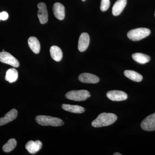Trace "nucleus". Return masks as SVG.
<instances>
[{
    "label": "nucleus",
    "mask_w": 155,
    "mask_h": 155,
    "mask_svg": "<svg viewBox=\"0 0 155 155\" xmlns=\"http://www.w3.org/2000/svg\"><path fill=\"white\" fill-rule=\"evenodd\" d=\"M124 75L127 78L136 82H140L143 79L142 76L140 74L133 70H125Z\"/></svg>",
    "instance_id": "19"
},
{
    "label": "nucleus",
    "mask_w": 155,
    "mask_h": 155,
    "mask_svg": "<svg viewBox=\"0 0 155 155\" xmlns=\"http://www.w3.org/2000/svg\"><path fill=\"white\" fill-rule=\"evenodd\" d=\"M150 34V31L148 28H140L130 30L127 33V36L133 41H138L149 36Z\"/></svg>",
    "instance_id": "3"
},
{
    "label": "nucleus",
    "mask_w": 155,
    "mask_h": 155,
    "mask_svg": "<svg viewBox=\"0 0 155 155\" xmlns=\"http://www.w3.org/2000/svg\"><path fill=\"white\" fill-rule=\"evenodd\" d=\"M53 11L55 17L59 19L62 20L65 17V8L62 4L55 3L53 7Z\"/></svg>",
    "instance_id": "12"
},
{
    "label": "nucleus",
    "mask_w": 155,
    "mask_h": 155,
    "mask_svg": "<svg viewBox=\"0 0 155 155\" xmlns=\"http://www.w3.org/2000/svg\"><path fill=\"white\" fill-rule=\"evenodd\" d=\"M127 4V0H118L114 4L112 9V13L114 16L120 15L125 8Z\"/></svg>",
    "instance_id": "14"
},
{
    "label": "nucleus",
    "mask_w": 155,
    "mask_h": 155,
    "mask_svg": "<svg viewBox=\"0 0 155 155\" xmlns=\"http://www.w3.org/2000/svg\"><path fill=\"white\" fill-rule=\"evenodd\" d=\"M18 115V112L16 109H13L5 114V116L0 118V126L6 125L9 122L14 121L16 119Z\"/></svg>",
    "instance_id": "11"
},
{
    "label": "nucleus",
    "mask_w": 155,
    "mask_h": 155,
    "mask_svg": "<svg viewBox=\"0 0 155 155\" xmlns=\"http://www.w3.org/2000/svg\"><path fill=\"white\" fill-rule=\"evenodd\" d=\"M81 82L84 83L95 84L99 81L100 79L96 75L88 73H81L78 77Z\"/></svg>",
    "instance_id": "9"
},
{
    "label": "nucleus",
    "mask_w": 155,
    "mask_h": 155,
    "mask_svg": "<svg viewBox=\"0 0 155 155\" xmlns=\"http://www.w3.org/2000/svg\"><path fill=\"white\" fill-rule=\"evenodd\" d=\"M0 16H1V20H7L8 18V14L5 11H3L2 13H0Z\"/></svg>",
    "instance_id": "23"
},
{
    "label": "nucleus",
    "mask_w": 155,
    "mask_h": 155,
    "mask_svg": "<svg viewBox=\"0 0 155 155\" xmlns=\"http://www.w3.org/2000/svg\"><path fill=\"white\" fill-rule=\"evenodd\" d=\"M62 107L65 110L75 114H82L85 111V109L84 108L78 105H72L64 104L62 105Z\"/></svg>",
    "instance_id": "17"
},
{
    "label": "nucleus",
    "mask_w": 155,
    "mask_h": 155,
    "mask_svg": "<svg viewBox=\"0 0 155 155\" xmlns=\"http://www.w3.org/2000/svg\"><path fill=\"white\" fill-rule=\"evenodd\" d=\"M42 145L41 142L40 140L35 141L30 140L26 143L25 148L30 153H36L41 149Z\"/></svg>",
    "instance_id": "13"
},
{
    "label": "nucleus",
    "mask_w": 155,
    "mask_h": 155,
    "mask_svg": "<svg viewBox=\"0 0 155 155\" xmlns=\"http://www.w3.org/2000/svg\"><path fill=\"white\" fill-rule=\"evenodd\" d=\"M0 61L4 64H8L14 67H18L19 63L15 57L7 52L0 53Z\"/></svg>",
    "instance_id": "5"
},
{
    "label": "nucleus",
    "mask_w": 155,
    "mask_h": 155,
    "mask_svg": "<svg viewBox=\"0 0 155 155\" xmlns=\"http://www.w3.org/2000/svg\"><path fill=\"white\" fill-rule=\"evenodd\" d=\"M117 119L116 114L104 113L98 116L91 123L93 127H99L109 126L114 124Z\"/></svg>",
    "instance_id": "1"
},
{
    "label": "nucleus",
    "mask_w": 155,
    "mask_h": 155,
    "mask_svg": "<svg viewBox=\"0 0 155 155\" xmlns=\"http://www.w3.org/2000/svg\"><path fill=\"white\" fill-rule=\"evenodd\" d=\"M18 77V72L14 68H11L7 71L5 79L10 83H13L17 80Z\"/></svg>",
    "instance_id": "18"
},
{
    "label": "nucleus",
    "mask_w": 155,
    "mask_h": 155,
    "mask_svg": "<svg viewBox=\"0 0 155 155\" xmlns=\"http://www.w3.org/2000/svg\"><path fill=\"white\" fill-rule=\"evenodd\" d=\"M17 142L15 139L12 138L9 140L8 141L3 147V150L5 152L9 153L12 151L17 146Z\"/></svg>",
    "instance_id": "21"
},
{
    "label": "nucleus",
    "mask_w": 155,
    "mask_h": 155,
    "mask_svg": "<svg viewBox=\"0 0 155 155\" xmlns=\"http://www.w3.org/2000/svg\"><path fill=\"white\" fill-rule=\"evenodd\" d=\"M110 6V0H101V10L102 11H105L109 8Z\"/></svg>",
    "instance_id": "22"
},
{
    "label": "nucleus",
    "mask_w": 155,
    "mask_h": 155,
    "mask_svg": "<svg viewBox=\"0 0 155 155\" xmlns=\"http://www.w3.org/2000/svg\"><path fill=\"white\" fill-rule=\"evenodd\" d=\"M37 7L38 8V17L40 22L42 24H45L48 20L47 6L44 3L41 2L38 4Z\"/></svg>",
    "instance_id": "8"
},
{
    "label": "nucleus",
    "mask_w": 155,
    "mask_h": 155,
    "mask_svg": "<svg viewBox=\"0 0 155 155\" xmlns=\"http://www.w3.org/2000/svg\"><path fill=\"white\" fill-rule=\"evenodd\" d=\"M82 1H83V2H84V1H85V0H82Z\"/></svg>",
    "instance_id": "25"
},
{
    "label": "nucleus",
    "mask_w": 155,
    "mask_h": 155,
    "mask_svg": "<svg viewBox=\"0 0 155 155\" xmlns=\"http://www.w3.org/2000/svg\"><path fill=\"white\" fill-rule=\"evenodd\" d=\"M107 96L109 99L114 101H121L127 99V95L124 91L114 90L108 91Z\"/></svg>",
    "instance_id": "7"
},
{
    "label": "nucleus",
    "mask_w": 155,
    "mask_h": 155,
    "mask_svg": "<svg viewBox=\"0 0 155 155\" xmlns=\"http://www.w3.org/2000/svg\"><path fill=\"white\" fill-rule=\"evenodd\" d=\"M1 20V16H0V20Z\"/></svg>",
    "instance_id": "26"
},
{
    "label": "nucleus",
    "mask_w": 155,
    "mask_h": 155,
    "mask_svg": "<svg viewBox=\"0 0 155 155\" xmlns=\"http://www.w3.org/2000/svg\"><path fill=\"white\" fill-rule=\"evenodd\" d=\"M35 121L39 125L42 126L58 127L64 124V121L60 118L44 115L37 116L35 118Z\"/></svg>",
    "instance_id": "2"
},
{
    "label": "nucleus",
    "mask_w": 155,
    "mask_h": 155,
    "mask_svg": "<svg viewBox=\"0 0 155 155\" xmlns=\"http://www.w3.org/2000/svg\"><path fill=\"white\" fill-rule=\"evenodd\" d=\"M114 155H122V154L119 153H115L114 154Z\"/></svg>",
    "instance_id": "24"
},
{
    "label": "nucleus",
    "mask_w": 155,
    "mask_h": 155,
    "mask_svg": "<svg viewBox=\"0 0 155 155\" xmlns=\"http://www.w3.org/2000/svg\"></svg>",
    "instance_id": "27"
},
{
    "label": "nucleus",
    "mask_w": 155,
    "mask_h": 155,
    "mask_svg": "<svg viewBox=\"0 0 155 155\" xmlns=\"http://www.w3.org/2000/svg\"><path fill=\"white\" fill-rule=\"evenodd\" d=\"M132 57L134 61L140 64H146L150 60L149 56L140 53L134 54Z\"/></svg>",
    "instance_id": "20"
},
{
    "label": "nucleus",
    "mask_w": 155,
    "mask_h": 155,
    "mask_svg": "<svg viewBox=\"0 0 155 155\" xmlns=\"http://www.w3.org/2000/svg\"><path fill=\"white\" fill-rule=\"evenodd\" d=\"M51 57L54 61L59 62L63 58V53L62 50L57 46H53L50 50Z\"/></svg>",
    "instance_id": "15"
},
{
    "label": "nucleus",
    "mask_w": 155,
    "mask_h": 155,
    "mask_svg": "<svg viewBox=\"0 0 155 155\" xmlns=\"http://www.w3.org/2000/svg\"><path fill=\"white\" fill-rule=\"evenodd\" d=\"M28 46L35 54H38L40 51V44L38 40L35 37H31L28 39Z\"/></svg>",
    "instance_id": "16"
},
{
    "label": "nucleus",
    "mask_w": 155,
    "mask_h": 155,
    "mask_svg": "<svg viewBox=\"0 0 155 155\" xmlns=\"http://www.w3.org/2000/svg\"><path fill=\"white\" fill-rule=\"evenodd\" d=\"M141 127L142 129L146 131L155 130V113L148 116L142 121Z\"/></svg>",
    "instance_id": "6"
},
{
    "label": "nucleus",
    "mask_w": 155,
    "mask_h": 155,
    "mask_svg": "<svg viewBox=\"0 0 155 155\" xmlns=\"http://www.w3.org/2000/svg\"><path fill=\"white\" fill-rule=\"evenodd\" d=\"M90 42V37L87 33H83L81 35L78 40V49L80 52L86 51L88 48Z\"/></svg>",
    "instance_id": "10"
},
{
    "label": "nucleus",
    "mask_w": 155,
    "mask_h": 155,
    "mask_svg": "<svg viewBox=\"0 0 155 155\" xmlns=\"http://www.w3.org/2000/svg\"><path fill=\"white\" fill-rule=\"evenodd\" d=\"M65 96L68 99L76 101H84L91 96L89 92L85 90L71 91L67 92Z\"/></svg>",
    "instance_id": "4"
}]
</instances>
